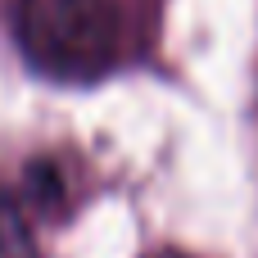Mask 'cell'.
<instances>
[{"instance_id":"obj_3","label":"cell","mask_w":258,"mask_h":258,"mask_svg":"<svg viewBox=\"0 0 258 258\" xmlns=\"http://www.w3.org/2000/svg\"><path fill=\"white\" fill-rule=\"evenodd\" d=\"M150 258H195V254H181V249H154Z\"/></svg>"},{"instance_id":"obj_2","label":"cell","mask_w":258,"mask_h":258,"mask_svg":"<svg viewBox=\"0 0 258 258\" xmlns=\"http://www.w3.org/2000/svg\"><path fill=\"white\" fill-rule=\"evenodd\" d=\"M0 258H36L32 204L5 181H0Z\"/></svg>"},{"instance_id":"obj_1","label":"cell","mask_w":258,"mask_h":258,"mask_svg":"<svg viewBox=\"0 0 258 258\" xmlns=\"http://www.w3.org/2000/svg\"><path fill=\"white\" fill-rule=\"evenodd\" d=\"M14 36L54 82H100L136 50L127 0H14Z\"/></svg>"}]
</instances>
